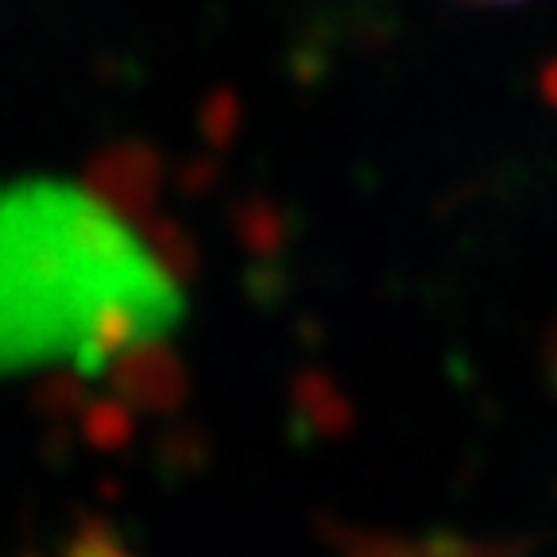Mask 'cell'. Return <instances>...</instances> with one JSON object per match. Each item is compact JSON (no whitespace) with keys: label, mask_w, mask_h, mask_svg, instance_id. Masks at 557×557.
I'll return each instance as SVG.
<instances>
[{"label":"cell","mask_w":557,"mask_h":557,"mask_svg":"<svg viewBox=\"0 0 557 557\" xmlns=\"http://www.w3.org/2000/svg\"><path fill=\"white\" fill-rule=\"evenodd\" d=\"M480 4H511V0H480Z\"/></svg>","instance_id":"2"},{"label":"cell","mask_w":557,"mask_h":557,"mask_svg":"<svg viewBox=\"0 0 557 557\" xmlns=\"http://www.w3.org/2000/svg\"><path fill=\"white\" fill-rule=\"evenodd\" d=\"M183 318L178 275L104 194L54 174L0 183V380L109 372Z\"/></svg>","instance_id":"1"}]
</instances>
